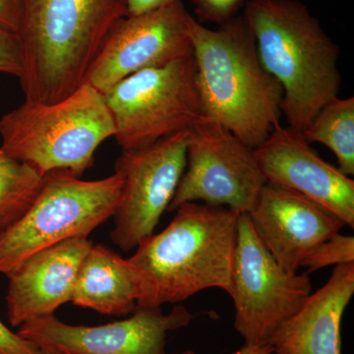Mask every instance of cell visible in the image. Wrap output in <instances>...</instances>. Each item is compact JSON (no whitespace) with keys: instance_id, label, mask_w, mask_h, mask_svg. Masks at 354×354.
<instances>
[{"instance_id":"obj_11","label":"cell","mask_w":354,"mask_h":354,"mask_svg":"<svg viewBox=\"0 0 354 354\" xmlns=\"http://www.w3.org/2000/svg\"><path fill=\"white\" fill-rule=\"evenodd\" d=\"M191 17L181 0L125 16L102 44L86 83L104 95L136 72L162 66L189 55Z\"/></svg>"},{"instance_id":"obj_22","label":"cell","mask_w":354,"mask_h":354,"mask_svg":"<svg viewBox=\"0 0 354 354\" xmlns=\"http://www.w3.org/2000/svg\"><path fill=\"white\" fill-rule=\"evenodd\" d=\"M0 74L21 78L23 74L22 50L17 34L0 24Z\"/></svg>"},{"instance_id":"obj_4","label":"cell","mask_w":354,"mask_h":354,"mask_svg":"<svg viewBox=\"0 0 354 354\" xmlns=\"http://www.w3.org/2000/svg\"><path fill=\"white\" fill-rule=\"evenodd\" d=\"M243 15L263 66L283 88L281 113L288 127L304 132L339 97V46L298 0H249Z\"/></svg>"},{"instance_id":"obj_19","label":"cell","mask_w":354,"mask_h":354,"mask_svg":"<svg viewBox=\"0 0 354 354\" xmlns=\"http://www.w3.org/2000/svg\"><path fill=\"white\" fill-rule=\"evenodd\" d=\"M46 176L0 148V235L21 220L43 187Z\"/></svg>"},{"instance_id":"obj_23","label":"cell","mask_w":354,"mask_h":354,"mask_svg":"<svg viewBox=\"0 0 354 354\" xmlns=\"http://www.w3.org/2000/svg\"><path fill=\"white\" fill-rule=\"evenodd\" d=\"M36 344L13 333L0 321V354H38Z\"/></svg>"},{"instance_id":"obj_20","label":"cell","mask_w":354,"mask_h":354,"mask_svg":"<svg viewBox=\"0 0 354 354\" xmlns=\"http://www.w3.org/2000/svg\"><path fill=\"white\" fill-rule=\"evenodd\" d=\"M349 263H354V237L337 234L317 245L305 258L301 268L311 272Z\"/></svg>"},{"instance_id":"obj_24","label":"cell","mask_w":354,"mask_h":354,"mask_svg":"<svg viewBox=\"0 0 354 354\" xmlns=\"http://www.w3.org/2000/svg\"><path fill=\"white\" fill-rule=\"evenodd\" d=\"M20 12V0H0V24L17 32Z\"/></svg>"},{"instance_id":"obj_7","label":"cell","mask_w":354,"mask_h":354,"mask_svg":"<svg viewBox=\"0 0 354 354\" xmlns=\"http://www.w3.org/2000/svg\"><path fill=\"white\" fill-rule=\"evenodd\" d=\"M104 95L122 150L145 148L189 130L202 116L192 53L136 72Z\"/></svg>"},{"instance_id":"obj_27","label":"cell","mask_w":354,"mask_h":354,"mask_svg":"<svg viewBox=\"0 0 354 354\" xmlns=\"http://www.w3.org/2000/svg\"><path fill=\"white\" fill-rule=\"evenodd\" d=\"M38 354H64L57 349L48 348V346H38Z\"/></svg>"},{"instance_id":"obj_15","label":"cell","mask_w":354,"mask_h":354,"mask_svg":"<svg viewBox=\"0 0 354 354\" xmlns=\"http://www.w3.org/2000/svg\"><path fill=\"white\" fill-rule=\"evenodd\" d=\"M93 242L77 237L44 249L16 266L8 279L7 317L12 327L55 315L71 300L77 272Z\"/></svg>"},{"instance_id":"obj_14","label":"cell","mask_w":354,"mask_h":354,"mask_svg":"<svg viewBox=\"0 0 354 354\" xmlns=\"http://www.w3.org/2000/svg\"><path fill=\"white\" fill-rule=\"evenodd\" d=\"M247 215L266 248L290 272H297L317 245L346 227L322 205L269 183Z\"/></svg>"},{"instance_id":"obj_26","label":"cell","mask_w":354,"mask_h":354,"mask_svg":"<svg viewBox=\"0 0 354 354\" xmlns=\"http://www.w3.org/2000/svg\"><path fill=\"white\" fill-rule=\"evenodd\" d=\"M176 354H197L192 351H186L183 353ZM234 354H274L272 348L269 344H260V346H249L244 344L239 351H235Z\"/></svg>"},{"instance_id":"obj_1","label":"cell","mask_w":354,"mask_h":354,"mask_svg":"<svg viewBox=\"0 0 354 354\" xmlns=\"http://www.w3.org/2000/svg\"><path fill=\"white\" fill-rule=\"evenodd\" d=\"M174 212L171 223L127 259L137 307L179 304L208 288L232 295L241 213L204 203H184Z\"/></svg>"},{"instance_id":"obj_10","label":"cell","mask_w":354,"mask_h":354,"mask_svg":"<svg viewBox=\"0 0 354 354\" xmlns=\"http://www.w3.org/2000/svg\"><path fill=\"white\" fill-rule=\"evenodd\" d=\"M189 130L136 150H122L114 172L123 179L113 214L111 241L124 252L136 248L157 227L167 211L186 167Z\"/></svg>"},{"instance_id":"obj_25","label":"cell","mask_w":354,"mask_h":354,"mask_svg":"<svg viewBox=\"0 0 354 354\" xmlns=\"http://www.w3.org/2000/svg\"><path fill=\"white\" fill-rule=\"evenodd\" d=\"M174 0H127L128 15L147 12L171 3Z\"/></svg>"},{"instance_id":"obj_18","label":"cell","mask_w":354,"mask_h":354,"mask_svg":"<svg viewBox=\"0 0 354 354\" xmlns=\"http://www.w3.org/2000/svg\"><path fill=\"white\" fill-rule=\"evenodd\" d=\"M309 144L321 143L335 153L342 174H354V99L333 100L302 132Z\"/></svg>"},{"instance_id":"obj_2","label":"cell","mask_w":354,"mask_h":354,"mask_svg":"<svg viewBox=\"0 0 354 354\" xmlns=\"http://www.w3.org/2000/svg\"><path fill=\"white\" fill-rule=\"evenodd\" d=\"M189 39L202 118L257 148L279 124L283 92L263 66L243 14L218 29H209L192 16Z\"/></svg>"},{"instance_id":"obj_12","label":"cell","mask_w":354,"mask_h":354,"mask_svg":"<svg viewBox=\"0 0 354 354\" xmlns=\"http://www.w3.org/2000/svg\"><path fill=\"white\" fill-rule=\"evenodd\" d=\"M192 314L176 305L165 314L160 307H137L129 318L87 327L72 326L55 315L35 319L17 334L37 346H48L64 354H167L169 333L189 325Z\"/></svg>"},{"instance_id":"obj_8","label":"cell","mask_w":354,"mask_h":354,"mask_svg":"<svg viewBox=\"0 0 354 354\" xmlns=\"http://www.w3.org/2000/svg\"><path fill=\"white\" fill-rule=\"evenodd\" d=\"M232 281L234 329L249 346L269 344L312 291L307 274L286 271L274 259L247 214L239 218Z\"/></svg>"},{"instance_id":"obj_17","label":"cell","mask_w":354,"mask_h":354,"mask_svg":"<svg viewBox=\"0 0 354 354\" xmlns=\"http://www.w3.org/2000/svg\"><path fill=\"white\" fill-rule=\"evenodd\" d=\"M70 301L104 315L132 314L137 290L127 259L109 247L93 244L79 267Z\"/></svg>"},{"instance_id":"obj_13","label":"cell","mask_w":354,"mask_h":354,"mask_svg":"<svg viewBox=\"0 0 354 354\" xmlns=\"http://www.w3.org/2000/svg\"><path fill=\"white\" fill-rule=\"evenodd\" d=\"M310 145L301 132L278 124L254 152L267 183L313 200L353 228V179Z\"/></svg>"},{"instance_id":"obj_9","label":"cell","mask_w":354,"mask_h":354,"mask_svg":"<svg viewBox=\"0 0 354 354\" xmlns=\"http://www.w3.org/2000/svg\"><path fill=\"white\" fill-rule=\"evenodd\" d=\"M266 183L254 149L201 116L189 129L185 171L167 211L202 202L248 214Z\"/></svg>"},{"instance_id":"obj_5","label":"cell","mask_w":354,"mask_h":354,"mask_svg":"<svg viewBox=\"0 0 354 354\" xmlns=\"http://www.w3.org/2000/svg\"><path fill=\"white\" fill-rule=\"evenodd\" d=\"M114 132L104 94L85 83L60 101H25L2 115L0 148L44 176L64 171L81 177Z\"/></svg>"},{"instance_id":"obj_16","label":"cell","mask_w":354,"mask_h":354,"mask_svg":"<svg viewBox=\"0 0 354 354\" xmlns=\"http://www.w3.org/2000/svg\"><path fill=\"white\" fill-rule=\"evenodd\" d=\"M354 295V263L335 266L270 339L274 354H342V316Z\"/></svg>"},{"instance_id":"obj_3","label":"cell","mask_w":354,"mask_h":354,"mask_svg":"<svg viewBox=\"0 0 354 354\" xmlns=\"http://www.w3.org/2000/svg\"><path fill=\"white\" fill-rule=\"evenodd\" d=\"M17 34L25 101L50 104L86 83L127 0H20Z\"/></svg>"},{"instance_id":"obj_21","label":"cell","mask_w":354,"mask_h":354,"mask_svg":"<svg viewBox=\"0 0 354 354\" xmlns=\"http://www.w3.org/2000/svg\"><path fill=\"white\" fill-rule=\"evenodd\" d=\"M200 23H215L218 26L239 15L246 0H191Z\"/></svg>"},{"instance_id":"obj_6","label":"cell","mask_w":354,"mask_h":354,"mask_svg":"<svg viewBox=\"0 0 354 354\" xmlns=\"http://www.w3.org/2000/svg\"><path fill=\"white\" fill-rule=\"evenodd\" d=\"M120 174L81 180L64 171L46 174L32 206L0 235V274H6L30 256L88 234L113 216L122 194Z\"/></svg>"}]
</instances>
